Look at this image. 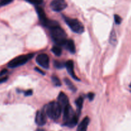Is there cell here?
I'll list each match as a JSON object with an SVG mask.
<instances>
[{
	"label": "cell",
	"instance_id": "2e32d148",
	"mask_svg": "<svg viewBox=\"0 0 131 131\" xmlns=\"http://www.w3.org/2000/svg\"><path fill=\"white\" fill-rule=\"evenodd\" d=\"M51 79H52V82L54 84V85L56 86H60L61 85V81L60 80L58 77H56V75H53L51 78Z\"/></svg>",
	"mask_w": 131,
	"mask_h": 131
},
{
	"label": "cell",
	"instance_id": "7a4b0ae2",
	"mask_svg": "<svg viewBox=\"0 0 131 131\" xmlns=\"http://www.w3.org/2000/svg\"><path fill=\"white\" fill-rule=\"evenodd\" d=\"M51 38L58 46H65L67 42V34L59 25L50 28Z\"/></svg>",
	"mask_w": 131,
	"mask_h": 131
},
{
	"label": "cell",
	"instance_id": "d4e9b609",
	"mask_svg": "<svg viewBox=\"0 0 131 131\" xmlns=\"http://www.w3.org/2000/svg\"><path fill=\"white\" fill-rule=\"evenodd\" d=\"M6 72H7V70L6 69H3V70H2L0 72V76L4 75L5 74H6Z\"/></svg>",
	"mask_w": 131,
	"mask_h": 131
},
{
	"label": "cell",
	"instance_id": "7c38bea8",
	"mask_svg": "<svg viewBox=\"0 0 131 131\" xmlns=\"http://www.w3.org/2000/svg\"><path fill=\"white\" fill-rule=\"evenodd\" d=\"M64 46L71 53L74 54L75 52L76 49H75V43H74V41L72 40H67Z\"/></svg>",
	"mask_w": 131,
	"mask_h": 131
},
{
	"label": "cell",
	"instance_id": "484cf974",
	"mask_svg": "<svg viewBox=\"0 0 131 131\" xmlns=\"http://www.w3.org/2000/svg\"><path fill=\"white\" fill-rule=\"evenodd\" d=\"M35 70L36 71H37V72H40V74H43V75H44V74H45V73L43 72V71H42V70H41L40 69H38V68H37V67L35 68Z\"/></svg>",
	"mask_w": 131,
	"mask_h": 131
},
{
	"label": "cell",
	"instance_id": "d6986e66",
	"mask_svg": "<svg viewBox=\"0 0 131 131\" xmlns=\"http://www.w3.org/2000/svg\"><path fill=\"white\" fill-rule=\"evenodd\" d=\"M28 2L30 3L33 4V5H40L43 3V0H26Z\"/></svg>",
	"mask_w": 131,
	"mask_h": 131
},
{
	"label": "cell",
	"instance_id": "7402d4cb",
	"mask_svg": "<svg viewBox=\"0 0 131 131\" xmlns=\"http://www.w3.org/2000/svg\"><path fill=\"white\" fill-rule=\"evenodd\" d=\"M88 99L90 100V101H92L93 100V99H94L95 97V94L93 93H92V92H90V93H89L88 94Z\"/></svg>",
	"mask_w": 131,
	"mask_h": 131
},
{
	"label": "cell",
	"instance_id": "e0dca14e",
	"mask_svg": "<svg viewBox=\"0 0 131 131\" xmlns=\"http://www.w3.org/2000/svg\"><path fill=\"white\" fill-rule=\"evenodd\" d=\"M110 43L113 45H115L116 42V34H115V31L113 30L111 33V35H110Z\"/></svg>",
	"mask_w": 131,
	"mask_h": 131
},
{
	"label": "cell",
	"instance_id": "3957f363",
	"mask_svg": "<svg viewBox=\"0 0 131 131\" xmlns=\"http://www.w3.org/2000/svg\"><path fill=\"white\" fill-rule=\"evenodd\" d=\"M62 110L63 109L60 104L55 101L50 102L45 107V111L47 116L54 120H58L60 118Z\"/></svg>",
	"mask_w": 131,
	"mask_h": 131
},
{
	"label": "cell",
	"instance_id": "52a82bcc",
	"mask_svg": "<svg viewBox=\"0 0 131 131\" xmlns=\"http://www.w3.org/2000/svg\"><path fill=\"white\" fill-rule=\"evenodd\" d=\"M36 61L44 69H49V58L46 54H38L36 58Z\"/></svg>",
	"mask_w": 131,
	"mask_h": 131
},
{
	"label": "cell",
	"instance_id": "cb8c5ba5",
	"mask_svg": "<svg viewBox=\"0 0 131 131\" xmlns=\"http://www.w3.org/2000/svg\"><path fill=\"white\" fill-rule=\"evenodd\" d=\"M8 80V77H4V78H0V84L3 83H5Z\"/></svg>",
	"mask_w": 131,
	"mask_h": 131
},
{
	"label": "cell",
	"instance_id": "44dd1931",
	"mask_svg": "<svg viewBox=\"0 0 131 131\" xmlns=\"http://www.w3.org/2000/svg\"><path fill=\"white\" fill-rule=\"evenodd\" d=\"M14 0H0V5L1 6H5V5H8L12 3Z\"/></svg>",
	"mask_w": 131,
	"mask_h": 131
},
{
	"label": "cell",
	"instance_id": "8fae6325",
	"mask_svg": "<svg viewBox=\"0 0 131 131\" xmlns=\"http://www.w3.org/2000/svg\"><path fill=\"white\" fill-rule=\"evenodd\" d=\"M90 120L89 117L86 116V117L84 118L82 120L81 122L80 123V124L78 125L77 131H87L88 127L90 124Z\"/></svg>",
	"mask_w": 131,
	"mask_h": 131
},
{
	"label": "cell",
	"instance_id": "6da1fadb",
	"mask_svg": "<svg viewBox=\"0 0 131 131\" xmlns=\"http://www.w3.org/2000/svg\"><path fill=\"white\" fill-rule=\"evenodd\" d=\"M79 115L75 113L72 107L67 105L63 109V122L65 125L69 127H74L78 124Z\"/></svg>",
	"mask_w": 131,
	"mask_h": 131
},
{
	"label": "cell",
	"instance_id": "83f0119b",
	"mask_svg": "<svg viewBox=\"0 0 131 131\" xmlns=\"http://www.w3.org/2000/svg\"><path fill=\"white\" fill-rule=\"evenodd\" d=\"M130 88H131V83H130Z\"/></svg>",
	"mask_w": 131,
	"mask_h": 131
},
{
	"label": "cell",
	"instance_id": "5b68a950",
	"mask_svg": "<svg viewBox=\"0 0 131 131\" xmlns=\"http://www.w3.org/2000/svg\"><path fill=\"white\" fill-rule=\"evenodd\" d=\"M33 56H34L33 54H23L17 56V57L12 60L8 63V67L9 68L14 69V68H16L23 65H24L30 59H31L33 57Z\"/></svg>",
	"mask_w": 131,
	"mask_h": 131
},
{
	"label": "cell",
	"instance_id": "ac0fdd59",
	"mask_svg": "<svg viewBox=\"0 0 131 131\" xmlns=\"http://www.w3.org/2000/svg\"><path fill=\"white\" fill-rule=\"evenodd\" d=\"M54 65L55 67H56L57 69H63V68L65 67V65H66V63L61 62V61H54Z\"/></svg>",
	"mask_w": 131,
	"mask_h": 131
},
{
	"label": "cell",
	"instance_id": "f1b7e54d",
	"mask_svg": "<svg viewBox=\"0 0 131 131\" xmlns=\"http://www.w3.org/2000/svg\"></svg>",
	"mask_w": 131,
	"mask_h": 131
},
{
	"label": "cell",
	"instance_id": "4fadbf2b",
	"mask_svg": "<svg viewBox=\"0 0 131 131\" xmlns=\"http://www.w3.org/2000/svg\"><path fill=\"white\" fill-rule=\"evenodd\" d=\"M83 101H84V99L82 97H79V98L75 100V104L77 106V108H78V110H77V114L79 116L80 115L81 111L82 110V107H83Z\"/></svg>",
	"mask_w": 131,
	"mask_h": 131
},
{
	"label": "cell",
	"instance_id": "4316f807",
	"mask_svg": "<svg viewBox=\"0 0 131 131\" xmlns=\"http://www.w3.org/2000/svg\"><path fill=\"white\" fill-rule=\"evenodd\" d=\"M36 131H44L43 130H42V129H37Z\"/></svg>",
	"mask_w": 131,
	"mask_h": 131
},
{
	"label": "cell",
	"instance_id": "ffe728a7",
	"mask_svg": "<svg viewBox=\"0 0 131 131\" xmlns=\"http://www.w3.org/2000/svg\"><path fill=\"white\" fill-rule=\"evenodd\" d=\"M115 23L116 24H121L122 21V19L120 15H117V14H115Z\"/></svg>",
	"mask_w": 131,
	"mask_h": 131
},
{
	"label": "cell",
	"instance_id": "8992f818",
	"mask_svg": "<svg viewBox=\"0 0 131 131\" xmlns=\"http://www.w3.org/2000/svg\"><path fill=\"white\" fill-rule=\"evenodd\" d=\"M50 6L53 11L59 12L66 8L67 3L65 0H52Z\"/></svg>",
	"mask_w": 131,
	"mask_h": 131
},
{
	"label": "cell",
	"instance_id": "ba28073f",
	"mask_svg": "<svg viewBox=\"0 0 131 131\" xmlns=\"http://www.w3.org/2000/svg\"><path fill=\"white\" fill-rule=\"evenodd\" d=\"M47 116L45 110L38 111L35 116V123L39 126H43L46 124Z\"/></svg>",
	"mask_w": 131,
	"mask_h": 131
},
{
	"label": "cell",
	"instance_id": "603a6c76",
	"mask_svg": "<svg viewBox=\"0 0 131 131\" xmlns=\"http://www.w3.org/2000/svg\"><path fill=\"white\" fill-rule=\"evenodd\" d=\"M32 94H33V91L31 90H28L24 92V95L26 96H31Z\"/></svg>",
	"mask_w": 131,
	"mask_h": 131
},
{
	"label": "cell",
	"instance_id": "9c48e42d",
	"mask_svg": "<svg viewBox=\"0 0 131 131\" xmlns=\"http://www.w3.org/2000/svg\"><path fill=\"white\" fill-rule=\"evenodd\" d=\"M58 102L60 104V105L62 107L63 110V109L67 105L69 104V98H68L67 96L63 92H60L58 97Z\"/></svg>",
	"mask_w": 131,
	"mask_h": 131
},
{
	"label": "cell",
	"instance_id": "9a60e30c",
	"mask_svg": "<svg viewBox=\"0 0 131 131\" xmlns=\"http://www.w3.org/2000/svg\"><path fill=\"white\" fill-rule=\"evenodd\" d=\"M51 51H52V52H53L56 56H60V55L61 54V53H62L61 48L60 47V46H58H58H54L52 48V49H51Z\"/></svg>",
	"mask_w": 131,
	"mask_h": 131
},
{
	"label": "cell",
	"instance_id": "30bf717a",
	"mask_svg": "<svg viewBox=\"0 0 131 131\" xmlns=\"http://www.w3.org/2000/svg\"><path fill=\"white\" fill-rule=\"evenodd\" d=\"M65 67L67 68V70L69 74L74 78V79L77 81H80V79L79 78H78V77L75 75V73H74V62H73L72 60H70L69 61H67L66 62V65H65Z\"/></svg>",
	"mask_w": 131,
	"mask_h": 131
},
{
	"label": "cell",
	"instance_id": "5bb4252c",
	"mask_svg": "<svg viewBox=\"0 0 131 131\" xmlns=\"http://www.w3.org/2000/svg\"><path fill=\"white\" fill-rule=\"evenodd\" d=\"M64 81H65V84L67 85V86L69 87V89L72 92H75L77 90V88H75V86H74V84H73L71 82V81L69 80L68 78H64Z\"/></svg>",
	"mask_w": 131,
	"mask_h": 131
},
{
	"label": "cell",
	"instance_id": "277c9868",
	"mask_svg": "<svg viewBox=\"0 0 131 131\" xmlns=\"http://www.w3.org/2000/svg\"><path fill=\"white\" fill-rule=\"evenodd\" d=\"M64 20H65V23L67 24V25L69 26V28L74 33L81 34L84 32V26L79 20L76 19L68 17H64Z\"/></svg>",
	"mask_w": 131,
	"mask_h": 131
}]
</instances>
